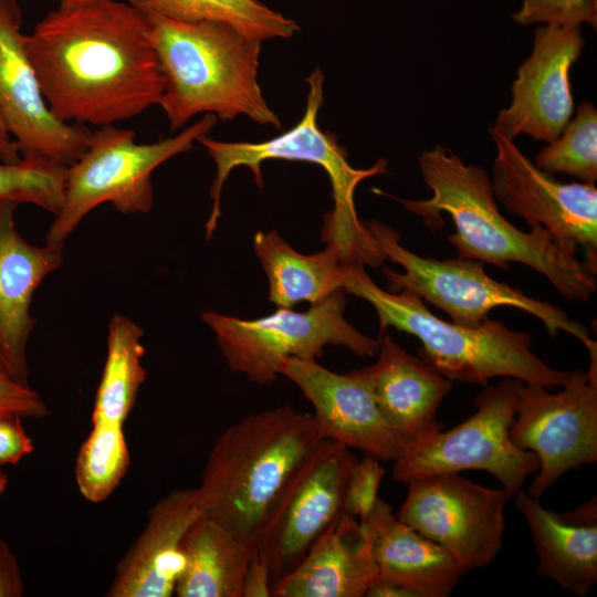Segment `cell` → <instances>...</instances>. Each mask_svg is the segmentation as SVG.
I'll return each mask as SVG.
<instances>
[{"label": "cell", "mask_w": 597, "mask_h": 597, "mask_svg": "<svg viewBox=\"0 0 597 597\" xmlns=\"http://www.w3.org/2000/svg\"><path fill=\"white\" fill-rule=\"evenodd\" d=\"M143 328L130 317L114 315L108 324L106 358L97 386L92 422L123 425L133 410L146 379L142 364Z\"/></svg>", "instance_id": "26"}, {"label": "cell", "mask_w": 597, "mask_h": 597, "mask_svg": "<svg viewBox=\"0 0 597 597\" xmlns=\"http://www.w3.org/2000/svg\"><path fill=\"white\" fill-rule=\"evenodd\" d=\"M145 13L181 22L220 21L268 41L289 39L298 24L258 0H127Z\"/></svg>", "instance_id": "27"}, {"label": "cell", "mask_w": 597, "mask_h": 597, "mask_svg": "<svg viewBox=\"0 0 597 597\" xmlns=\"http://www.w3.org/2000/svg\"><path fill=\"white\" fill-rule=\"evenodd\" d=\"M365 596L368 597H416V595L399 585L390 582L375 579Z\"/></svg>", "instance_id": "38"}, {"label": "cell", "mask_w": 597, "mask_h": 597, "mask_svg": "<svg viewBox=\"0 0 597 597\" xmlns=\"http://www.w3.org/2000/svg\"><path fill=\"white\" fill-rule=\"evenodd\" d=\"M496 154L492 188L509 213L530 227L544 228L565 252L585 253V265L597 273V189L583 182H562L538 169L495 127L490 128Z\"/></svg>", "instance_id": "14"}, {"label": "cell", "mask_w": 597, "mask_h": 597, "mask_svg": "<svg viewBox=\"0 0 597 597\" xmlns=\"http://www.w3.org/2000/svg\"><path fill=\"white\" fill-rule=\"evenodd\" d=\"M91 1H95V0H59V3H60L59 8H63V9L73 8V7H77V6H81Z\"/></svg>", "instance_id": "39"}, {"label": "cell", "mask_w": 597, "mask_h": 597, "mask_svg": "<svg viewBox=\"0 0 597 597\" xmlns=\"http://www.w3.org/2000/svg\"><path fill=\"white\" fill-rule=\"evenodd\" d=\"M376 355L373 365L356 370L404 447L441 430L437 413L452 381L386 331L379 332Z\"/></svg>", "instance_id": "19"}, {"label": "cell", "mask_w": 597, "mask_h": 597, "mask_svg": "<svg viewBox=\"0 0 597 597\" xmlns=\"http://www.w3.org/2000/svg\"><path fill=\"white\" fill-rule=\"evenodd\" d=\"M17 0H0V113L21 157L65 167L86 150L92 130L59 121L50 111L23 44Z\"/></svg>", "instance_id": "15"}, {"label": "cell", "mask_w": 597, "mask_h": 597, "mask_svg": "<svg viewBox=\"0 0 597 597\" xmlns=\"http://www.w3.org/2000/svg\"><path fill=\"white\" fill-rule=\"evenodd\" d=\"M520 381L512 442L533 452L536 475L526 492L537 499L570 470L597 461V360L588 371L557 392Z\"/></svg>", "instance_id": "12"}, {"label": "cell", "mask_w": 597, "mask_h": 597, "mask_svg": "<svg viewBox=\"0 0 597 597\" xmlns=\"http://www.w3.org/2000/svg\"><path fill=\"white\" fill-rule=\"evenodd\" d=\"M21 420L19 416H0V467L18 464L34 450L33 441Z\"/></svg>", "instance_id": "34"}, {"label": "cell", "mask_w": 597, "mask_h": 597, "mask_svg": "<svg viewBox=\"0 0 597 597\" xmlns=\"http://www.w3.org/2000/svg\"><path fill=\"white\" fill-rule=\"evenodd\" d=\"M145 14L164 78L159 106L171 130L199 114L223 122L247 116L281 127L258 81L262 41L220 21L181 22Z\"/></svg>", "instance_id": "4"}, {"label": "cell", "mask_w": 597, "mask_h": 597, "mask_svg": "<svg viewBox=\"0 0 597 597\" xmlns=\"http://www.w3.org/2000/svg\"><path fill=\"white\" fill-rule=\"evenodd\" d=\"M346 294L339 290L305 312L279 307L270 315L243 320L207 311L200 317L214 333L231 371L254 384L271 385L285 358L317 359L327 345L360 357L377 354L378 339L360 333L345 318Z\"/></svg>", "instance_id": "9"}, {"label": "cell", "mask_w": 597, "mask_h": 597, "mask_svg": "<svg viewBox=\"0 0 597 597\" xmlns=\"http://www.w3.org/2000/svg\"><path fill=\"white\" fill-rule=\"evenodd\" d=\"M513 20L522 25L555 23L597 27V0H523Z\"/></svg>", "instance_id": "31"}, {"label": "cell", "mask_w": 597, "mask_h": 597, "mask_svg": "<svg viewBox=\"0 0 597 597\" xmlns=\"http://www.w3.org/2000/svg\"><path fill=\"white\" fill-rule=\"evenodd\" d=\"M363 522L370 536L376 579L407 588L416 597H447L464 576L448 552L400 521L380 498Z\"/></svg>", "instance_id": "23"}, {"label": "cell", "mask_w": 597, "mask_h": 597, "mask_svg": "<svg viewBox=\"0 0 597 597\" xmlns=\"http://www.w3.org/2000/svg\"><path fill=\"white\" fill-rule=\"evenodd\" d=\"M322 440L312 415L291 406L232 423L214 441L195 488L200 514L254 545L285 488Z\"/></svg>", "instance_id": "3"}, {"label": "cell", "mask_w": 597, "mask_h": 597, "mask_svg": "<svg viewBox=\"0 0 597 597\" xmlns=\"http://www.w3.org/2000/svg\"><path fill=\"white\" fill-rule=\"evenodd\" d=\"M534 165L547 172L569 175L583 184L597 180V109L583 102L561 135L535 157Z\"/></svg>", "instance_id": "29"}, {"label": "cell", "mask_w": 597, "mask_h": 597, "mask_svg": "<svg viewBox=\"0 0 597 597\" xmlns=\"http://www.w3.org/2000/svg\"><path fill=\"white\" fill-rule=\"evenodd\" d=\"M365 224L386 259L402 268V272L389 266L383 270L391 292L410 291L462 326H478L489 318L492 310L506 306L540 320L551 336L563 331L585 346L594 342L588 329L569 318L565 311L494 280L485 272L483 262L460 256L444 260L421 256L400 243V234L394 228L377 220Z\"/></svg>", "instance_id": "8"}, {"label": "cell", "mask_w": 597, "mask_h": 597, "mask_svg": "<svg viewBox=\"0 0 597 597\" xmlns=\"http://www.w3.org/2000/svg\"><path fill=\"white\" fill-rule=\"evenodd\" d=\"M2 415L39 419L46 417L49 409L39 392L0 373V416Z\"/></svg>", "instance_id": "33"}, {"label": "cell", "mask_w": 597, "mask_h": 597, "mask_svg": "<svg viewBox=\"0 0 597 597\" xmlns=\"http://www.w3.org/2000/svg\"><path fill=\"white\" fill-rule=\"evenodd\" d=\"M520 381L503 378L485 385L467 420L405 446L392 462V479L407 484L433 474L482 470L513 498L538 469L536 455L517 448L510 437Z\"/></svg>", "instance_id": "10"}, {"label": "cell", "mask_w": 597, "mask_h": 597, "mask_svg": "<svg viewBox=\"0 0 597 597\" xmlns=\"http://www.w3.org/2000/svg\"><path fill=\"white\" fill-rule=\"evenodd\" d=\"M217 121L214 115L206 114L177 136L151 144L136 143L133 129L97 127L91 133L85 153L67 167L63 205L48 230L45 243L64 244L80 222L105 202L123 214L149 212L154 203L153 171L190 150Z\"/></svg>", "instance_id": "7"}, {"label": "cell", "mask_w": 597, "mask_h": 597, "mask_svg": "<svg viewBox=\"0 0 597 597\" xmlns=\"http://www.w3.org/2000/svg\"><path fill=\"white\" fill-rule=\"evenodd\" d=\"M23 44L51 113L63 123L114 125L160 103L164 78L149 22L128 1L57 8Z\"/></svg>", "instance_id": "1"}, {"label": "cell", "mask_w": 597, "mask_h": 597, "mask_svg": "<svg viewBox=\"0 0 597 597\" xmlns=\"http://www.w3.org/2000/svg\"><path fill=\"white\" fill-rule=\"evenodd\" d=\"M425 185L432 196L425 200L395 198L422 218L431 230L442 227V213L451 216L455 231L447 234L458 255L502 270L524 264L544 275L565 298L584 302L597 290L596 275L584 261L561 249L542 227L525 232L500 211L491 177L484 168L467 165L442 146L418 158Z\"/></svg>", "instance_id": "2"}, {"label": "cell", "mask_w": 597, "mask_h": 597, "mask_svg": "<svg viewBox=\"0 0 597 597\" xmlns=\"http://www.w3.org/2000/svg\"><path fill=\"white\" fill-rule=\"evenodd\" d=\"M513 498L533 538L537 574L577 597L588 595L597 583L596 498L565 513L546 509L522 489Z\"/></svg>", "instance_id": "21"}, {"label": "cell", "mask_w": 597, "mask_h": 597, "mask_svg": "<svg viewBox=\"0 0 597 597\" xmlns=\"http://www.w3.org/2000/svg\"><path fill=\"white\" fill-rule=\"evenodd\" d=\"M23 591L18 561L8 544L0 538V597H20Z\"/></svg>", "instance_id": "35"}, {"label": "cell", "mask_w": 597, "mask_h": 597, "mask_svg": "<svg viewBox=\"0 0 597 597\" xmlns=\"http://www.w3.org/2000/svg\"><path fill=\"white\" fill-rule=\"evenodd\" d=\"M253 250L269 281V300L291 308L301 302L321 303L342 289V263L336 249L313 254L295 251L277 231H258Z\"/></svg>", "instance_id": "25"}, {"label": "cell", "mask_w": 597, "mask_h": 597, "mask_svg": "<svg viewBox=\"0 0 597 597\" xmlns=\"http://www.w3.org/2000/svg\"><path fill=\"white\" fill-rule=\"evenodd\" d=\"M21 159L19 146L8 130L0 113V161L17 163Z\"/></svg>", "instance_id": "37"}, {"label": "cell", "mask_w": 597, "mask_h": 597, "mask_svg": "<svg viewBox=\"0 0 597 597\" xmlns=\"http://www.w3.org/2000/svg\"><path fill=\"white\" fill-rule=\"evenodd\" d=\"M130 453L123 425L92 422L75 461V481L92 503L105 501L128 471Z\"/></svg>", "instance_id": "28"}, {"label": "cell", "mask_w": 597, "mask_h": 597, "mask_svg": "<svg viewBox=\"0 0 597 597\" xmlns=\"http://www.w3.org/2000/svg\"><path fill=\"white\" fill-rule=\"evenodd\" d=\"M308 91L302 118L290 129L263 142H222L208 135L197 143L202 145L216 164V177L210 188L212 208L206 222V238L210 239L221 217L220 199L226 180L240 166L248 167L255 184L262 188V163L296 160L322 167L331 181L333 209L324 216L321 240L337 250L342 264L380 266L387 259L381 252L355 207L356 187L365 179L386 172L387 160L378 159L369 168L359 169L348 161L345 147L335 136L323 132L317 123L324 103V75L316 67L306 78Z\"/></svg>", "instance_id": "6"}, {"label": "cell", "mask_w": 597, "mask_h": 597, "mask_svg": "<svg viewBox=\"0 0 597 597\" xmlns=\"http://www.w3.org/2000/svg\"><path fill=\"white\" fill-rule=\"evenodd\" d=\"M7 482H8L7 475L0 469V494L6 490Z\"/></svg>", "instance_id": "40"}, {"label": "cell", "mask_w": 597, "mask_h": 597, "mask_svg": "<svg viewBox=\"0 0 597 597\" xmlns=\"http://www.w3.org/2000/svg\"><path fill=\"white\" fill-rule=\"evenodd\" d=\"M357 459L350 449L323 439L292 478L253 545L254 555L269 570L271 586L293 570L345 514L346 488Z\"/></svg>", "instance_id": "13"}, {"label": "cell", "mask_w": 597, "mask_h": 597, "mask_svg": "<svg viewBox=\"0 0 597 597\" xmlns=\"http://www.w3.org/2000/svg\"><path fill=\"white\" fill-rule=\"evenodd\" d=\"M396 516L448 552L463 574L491 564L505 531L503 488L481 485L460 475L441 473L407 483Z\"/></svg>", "instance_id": "11"}, {"label": "cell", "mask_w": 597, "mask_h": 597, "mask_svg": "<svg viewBox=\"0 0 597 597\" xmlns=\"http://www.w3.org/2000/svg\"><path fill=\"white\" fill-rule=\"evenodd\" d=\"M377 578L364 522L344 514L297 566L272 586L273 597H363Z\"/></svg>", "instance_id": "22"}, {"label": "cell", "mask_w": 597, "mask_h": 597, "mask_svg": "<svg viewBox=\"0 0 597 597\" xmlns=\"http://www.w3.org/2000/svg\"><path fill=\"white\" fill-rule=\"evenodd\" d=\"M182 548L186 568L176 596L242 597L253 545L199 514L185 534Z\"/></svg>", "instance_id": "24"}, {"label": "cell", "mask_w": 597, "mask_h": 597, "mask_svg": "<svg viewBox=\"0 0 597 597\" xmlns=\"http://www.w3.org/2000/svg\"><path fill=\"white\" fill-rule=\"evenodd\" d=\"M18 205L0 201V373L30 386L27 347L35 325L31 304L43 280L62 265L64 244L29 243L15 226Z\"/></svg>", "instance_id": "18"}, {"label": "cell", "mask_w": 597, "mask_h": 597, "mask_svg": "<svg viewBox=\"0 0 597 597\" xmlns=\"http://www.w3.org/2000/svg\"><path fill=\"white\" fill-rule=\"evenodd\" d=\"M196 489L169 492L147 513L145 527L116 567L105 596L170 597L186 568L185 534L199 516Z\"/></svg>", "instance_id": "20"}, {"label": "cell", "mask_w": 597, "mask_h": 597, "mask_svg": "<svg viewBox=\"0 0 597 597\" xmlns=\"http://www.w3.org/2000/svg\"><path fill=\"white\" fill-rule=\"evenodd\" d=\"M66 172L67 167L38 157L0 161V201L32 203L55 216L63 205Z\"/></svg>", "instance_id": "30"}, {"label": "cell", "mask_w": 597, "mask_h": 597, "mask_svg": "<svg viewBox=\"0 0 597 597\" xmlns=\"http://www.w3.org/2000/svg\"><path fill=\"white\" fill-rule=\"evenodd\" d=\"M279 376L294 383L311 402L323 439L379 461L394 462L404 443L381 415L357 370L337 374L316 359L285 358Z\"/></svg>", "instance_id": "17"}, {"label": "cell", "mask_w": 597, "mask_h": 597, "mask_svg": "<svg viewBox=\"0 0 597 597\" xmlns=\"http://www.w3.org/2000/svg\"><path fill=\"white\" fill-rule=\"evenodd\" d=\"M584 46L580 25L538 27L512 84V101L499 112L494 127L512 140L521 134L546 143L556 139L574 113L569 70Z\"/></svg>", "instance_id": "16"}, {"label": "cell", "mask_w": 597, "mask_h": 597, "mask_svg": "<svg viewBox=\"0 0 597 597\" xmlns=\"http://www.w3.org/2000/svg\"><path fill=\"white\" fill-rule=\"evenodd\" d=\"M385 469L378 459L364 455L355 462L346 488L344 512L359 521L371 514L379 500Z\"/></svg>", "instance_id": "32"}, {"label": "cell", "mask_w": 597, "mask_h": 597, "mask_svg": "<svg viewBox=\"0 0 597 597\" xmlns=\"http://www.w3.org/2000/svg\"><path fill=\"white\" fill-rule=\"evenodd\" d=\"M342 289L376 311L379 332L394 327L417 337L420 357L451 381L485 386L495 377L514 378L546 388L568 386L586 374L555 369L532 350V335L494 320L478 326L446 322L423 301L402 290L380 289L359 264L342 265Z\"/></svg>", "instance_id": "5"}, {"label": "cell", "mask_w": 597, "mask_h": 597, "mask_svg": "<svg viewBox=\"0 0 597 597\" xmlns=\"http://www.w3.org/2000/svg\"><path fill=\"white\" fill-rule=\"evenodd\" d=\"M271 588L269 570L253 553L247 572L242 597H268L271 596Z\"/></svg>", "instance_id": "36"}]
</instances>
